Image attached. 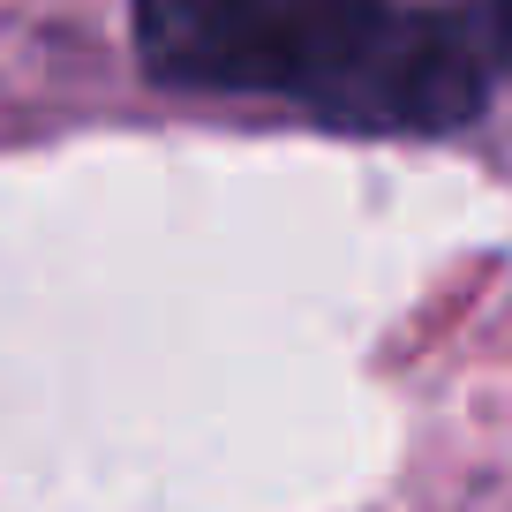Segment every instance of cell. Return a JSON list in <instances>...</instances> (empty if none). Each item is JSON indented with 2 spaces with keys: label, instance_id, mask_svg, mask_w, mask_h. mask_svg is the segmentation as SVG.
I'll use <instances>...</instances> for the list:
<instances>
[{
  "label": "cell",
  "instance_id": "2",
  "mask_svg": "<svg viewBox=\"0 0 512 512\" xmlns=\"http://www.w3.org/2000/svg\"><path fill=\"white\" fill-rule=\"evenodd\" d=\"M497 68L505 46L460 0H430V8L392 0L377 31L309 91V113L354 136H445L490 106Z\"/></svg>",
  "mask_w": 512,
  "mask_h": 512
},
{
  "label": "cell",
  "instance_id": "3",
  "mask_svg": "<svg viewBox=\"0 0 512 512\" xmlns=\"http://www.w3.org/2000/svg\"><path fill=\"white\" fill-rule=\"evenodd\" d=\"M460 8H467V16H475V23H482V31H490V38H497V46H505V53H512V0H460Z\"/></svg>",
  "mask_w": 512,
  "mask_h": 512
},
{
  "label": "cell",
  "instance_id": "1",
  "mask_svg": "<svg viewBox=\"0 0 512 512\" xmlns=\"http://www.w3.org/2000/svg\"><path fill=\"white\" fill-rule=\"evenodd\" d=\"M392 0H136V53L174 91L302 98L377 31Z\"/></svg>",
  "mask_w": 512,
  "mask_h": 512
}]
</instances>
